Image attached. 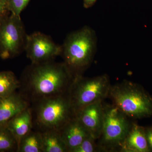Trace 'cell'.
<instances>
[{"label": "cell", "instance_id": "7a4b0ae2", "mask_svg": "<svg viewBox=\"0 0 152 152\" xmlns=\"http://www.w3.org/2000/svg\"><path fill=\"white\" fill-rule=\"evenodd\" d=\"M96 34L85 26L68 35L62 45L64 62L75 76L83 75L91 64L97 48Z\"/></svg>", "mask_w": 152, "mask_h": 152}, {"label": "cell", "instance_id": "52a82bcc", "mask_svg": "<svg viewBox=\"0 0 152 152\" xmlns=\"http://www.w3.org/2000/svg\"><path fill=\"white\" fill-rule=\"evenodd\" d=\"M27 35L20 16L10 14L0 20V57L7 59L24 51Z\"/></svg>", "mask_w": 152, "mask_h": 152}, {"label": "cell", "instance_id": "7c38bea8", "mask_svg": "<svg viewBox=\"0 0 152 152\" xmlns=\"http://www.w3.org/2000/svg\"><path fill=\"white\" fill-rule=\"evenodd\" d=\"M120 152H150L147 141L145 129L135 123H132L122 145Z\"/></svg>", "mask_w": 152, "mask_h": 152}, {"label": "cell", "instance_id": "8992f818", "mask_svg": "<svg viewBox=\"0 0 152 152\" xmlns=\"http://www.w3.org/2000/svg\"><path fill=\"white\" fill-rule=\"evenodd\" d=\"M103 113L102 133L97 142L99 151L120 152L132 123L113 104L104 102Z\"/></svg>", "mask_w": 152, "mask_h": 152}, {"label": "cell", "instance_id": "3957f363", "mask_svg": "<svg viewBox=\"0 0 152 152\" xmlns=\"http://www.w3.org/2000/svg\"><path fill=\"white\" fill-rule=\"evenodd\" d=\"M108 97L129 118L152 115V97L135 83L125 80L111 86Z\"/></svg>", "mask_w": 152, "mask_h": 152}, {"label": "cell", "instance_id": "2e32d148", "mask_svg": "<svg viewBox=\"0 0 152 152\" xmlns=\"http://www.w3.org/2000/svg\"><path fill=\"white\" fill-rule=\"evenodd\" d=\"M20 87V82L13 72H0V98L15 92Z\"/></svg>", "mask_w": 152, "mask_h": 152}, {"label": "cell", "instance_id": "30bf717a", "mask_svg": "<svg viewBox=\"0 0 152 152\" xmlns=\"http://www.w3.org/2000/svg\"><path fill=\"white\" fill-rule=\"evenodd\" d=\"M59 132L68 152H72L84 140L91 136L76 116L69 121Z\"/></svg>", "mask_w": 152, "mask_h": 152}, {"label": "cell", "instance_id": "5b68a950", "mask_svg": "<svg viewBox=\"0 0 152 152\" xmlns=\"http://www.w3.org/2000/svg\"><path fill=\"white\" fill-rule=\"evenodd\" d=\"M111 86L106 74L93 77L75 76L67 95L75 115L90 104L104 101L108 96Z\"/></svg>", "mask_w": 152, "mask_h": 152}, {"label": "cell", "instance_id": "e0dca14e", "mask_svg": "<svg viewBox=\"0 0 152 152\" xmlns=\"http://www.w3.org/2000/svg\"><path fill=\"white\" fill-rule=\"evenodd\" d=\"M18 144L6 125L0 126V152H17Z\"/></svg>", "mask_w": 152, "mask_h": 152}, {"label": "cell", "instance_id": "4fadbf2b", "mask_svg": "<svg viewBox=\"0 0 152 152\" xmlns=\"http://www.w3.org/2000/svg\"><path fill=\"white\" fill-rule=\"evenodd\" d=\"M33 124L32 111L30 107L14 117L6 125L18 146L21 140L32 130Z\"/></svg>", "mask_w": 152, "mask_h": 152}, {"label": "cell", "instance_id": "277c9868", "mask_svg": "<svg viewBox=\"0 0 152 152\" xmlns=\"http://www.w3.org/2000/svg\"><path fill=\"white\" fill-rule=\"evenodd\" d=\"M31 107L37 124L42 130H60L75 116L67 93L61 96L42 99Z\"/></svg>", "mask_w": 152, "mask_h": 152}, {"label": "cell", "instance_id": "d6986e66", "mask_svg": "<svg viewBox=\"0 0 152 152\" xmlns=\"http://www.w3.org/2000/svg\"><path fill=\"white\" fill-rule=\"evenodd\" d=\"M30 0H9L7 3L8 10L11 14L20 16L21 13L27 6Z\"/></svg>", "mask_w": 152, "mask_h": 152}, {"label": "cell", "instance_id": "ffe728a7", "mask_svg": "<svg viewBox=\"0 0 152 152\" xmlns=\"http://www.w3.org/2000/svg\"><path fill=\"white\" fill-rule=\"evenodd\" d=\"M10 13L7 4L0 1V20L9 15Z\"/></svg>", "mask_w": 152, "mask_h": 152}, {"label": "cell", "instance_id": "5bb4252c", "mask_svg": "<svg viewBox=\"0 0 152 152\" xmlns=\"http://www.w3.org/2000/svg\"><path fill=\"white\" fill-rule=\"evenodd\" d=\"M41 132L43 152H68L59 131L50 130Z\"/></svg>", "mask_w": 152, "mask_h": 152}, {"label": "cell", "instance_id": "ba28073f", "mask_svg": "<svg viewBox=\"0 0 152 152\" xmlns=\"http://www.w3.org/2000/svg\"><path fill=\"white\" fill-rule=\"evenodd\" d=\"M25 51L31 64H39L54 61L61 55L62 48L49 36L37 32L28 35Z\"/></svg>", "mask_w": 152, "mask_h": 152}, {"label": "cell", "instance_id": "ac0fdd59", "mask_svg": "<svg viewBox=\"0 0 152 152\" xmlns=\"http://www.w3.org/2000/svg\"><path fill=\"white\" fill-rule=\"evenodd\" d=\"M97 140L91 136L87 138L72 152H99Z\"/></svg>", "mask_w": 152, "mask_h": 152}, {"label": "cell", "instance_id": "9c48e42d", "mask_svg": "<svg viewBox=\"0 0 152 152\" xmlns=\"http://www.w3.org/2000/svg\"><path fill=\"white\" fill-rule=\"evenodd\" d=\"M104 101H100L82 109L76 116L88 131L91 136L97 140L100 137L103 124Z\"/></svg>", "mask_w": 152, "mask_h": 152}, {"label": "cell", "instance_id": "8fae6325", "mask_svg": "<svg viewBox=\"0 0 152 152\" xmlns=\"http://www.w3.org/2000/svg\"><path fill=\"white\" fill-rule=\"evenodd\" d=\"M30 107V102L21 93L16 92L0 98V126L7 124L21 112Z\"/></svg>", "mask_w": 152, "mask_h": 152}, {"label": "cell", "instance_id": "6da1fadb", "mask_svg": "<svg viewBox=\"0 0 152 152\" xmlns=\"http://www.w3.org/2000/svg\"><path fill=\"white\" fill-rule=\"evenodd\" d=\"M74 77L64 62L52 61L31 64L25 69L20 80L21 90L20 93L32 103L65 95L67 93Z\"/></svg>", "mask_w": 152, "mask_h": 152}, {"label": "cell", "instance_id": "603a6c76", "mask_svg": "<svg viewBox=\"0 0 152 152\" xmlns=\"http://www.w3.org/2000/svg\"><path fill=\"white\" fill-rule=\"evenodd\" d=\"M0 1H1L7 4V3L8 2L9 0H0Z\"/></svg>", "mask_w": 152, "mask_h": 152}, {"label": "cell", "instance_id": "9a60e30c", "mask_svg": "<svg viewBox=\"0 0 152 152\" xmlns=\"http://www.w3.org/2000/svg\"><path fill=\"white\" fill-rule=\"evenodd\" d=\"M18 152H43L41 132L31 130L21 140Z\"/></svg>", "mask_w": 152, "mask_h": 152}, {"label": "cell", "instance_id": "44dd1931", "mask_svg": "<svg viewBox=\"0 0 152 152\" xmlns=\"http://www.w3.org/2000/svg\"><path fill=\"white\" fill-rule=\"evenodd\" d=\"M145 133L150 151H152V129H145Z\"/></svg>", "mask_w": 152, "mask_h": 152}, {"label": "cell", "instance_id": "7402d4cb", "mask_svg": "<svg viewBox=\"0 0 152 152\" xmlns=\"http://www.w3.org/2000/svg\"><path fill=\"white\" fill-rule=\"evenodd\" d=\"M84 7L86 8H89L92 7L97 0H83Z\"/></svg>", "mask_w": 152, "mask_h": 152}]
</instances>
